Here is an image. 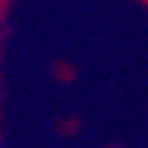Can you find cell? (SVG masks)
<instances>
[{
    "label": "cell",
    "instance_id": "obj_1",
    "mask_svg": "<svg viewBox=\"0 0 148 148\" xmlns=\"http://www.w3.org/2000/svg\"><path fill=\"white\" fill-rule=\"evenodd\" d=\"M0 148H3V146H0Z\"/></svg>",
    "mask_w": 148,
    "mask_h": 148
}]
</instances>
